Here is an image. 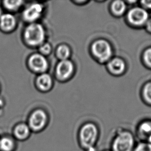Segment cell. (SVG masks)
<instances>
[{
    "label": "cell",
    "instance_id": "d4e9b609",
    "mask_svg": "<svg viewBox=\"0 0 151 151\" xmlns=\"http://www.w3.org/2000/svg\"><path fill=\"white\" fill-rule=\"evenodd\" d=\"M1 16H2V14H1V11H0V17Z\"/></svg>",
    "mask_w": 151,
    "mask_h": 151
},
{
    "label": "cell",
    "instance_id": "277c9868",
    "mask_svg": "<svg viewBox=\"0 0 151 151\" xmlns=\"http://www.w3.org/2000/svg\"><path fill=\"white\" fill-rule=\"evenodd\" d=\"M91 49L93 55L101 62L108 61L112 56V48L106 40H99L95 41Z\"/></svg>",
    "mask_w": 151,
    "mask_h": 151
},
{
    "label": "cell",
    "instance_id": "3957f363",
    "mask_svg": "<svg viewBox=\"0 0 151 151\" xmlns=\"http://www.w3.org/2000/svg\"><path fill=\"white\" fill-rule=\"evenodd\" d=\"M24 36L28 45L31 46H38L43 44L45 39V31L41 24L32 23L25 29Z\"/></svg>",
    "mask_w": 151,
    "mask_h": 151
},
{
    "label": "cell",
    "instance_id": "ba28073f",
    "mask_svg": "<svg viewBox=\"0 0 151 151\" xmlns=\"http://www.w3.org/2000/svg\"><path fill=\"white\" fill-rule=\"evenodd\" d=\"M43 10L42 5L39 3H34L23 12V17L27 22H33L41 17Z\"/></svg>",
    "mask_w": 151,
    "mask_h": 151
},
{
    "label": "cell",
    "instance_id": "6da1fadb",
    "mask_svg": "<svg viewBox=\"0 0 151 151\" xmlns=\"http://www.w3.org/2000/svg\"><path fill=\"white\" fill-rule=\"evenodd\" d=\"M99 131L92 123L83 125L79 132V141L82 147L86 151H96L95 145L98 138Z\"/></svg>",
    "mask_w": 151,
    "mask_h": 151
},
{
    "label": "cell",
    "instance_id": "e0dca14e",
    "mask_svg": "<svg viewBox=\"0 0 151 151\" xmlns=\"http://www.w3.org/2000/svg\"><path fill=\"white\" fill-rule=\"evenodd\" d=\"M22 1H4L3 5L5 8L10 11H16L22 5Z\"/></svg>",
    "mask_w": 151,
    "mask_h": 151
},
{
    "label": "cell",
    "instance_id": "5bb4252c",
    "mask_svg": "<svg viewBox=\"0 0 151 151\" xmlns=\"http://www.w3.org/2000/svg\"><path fill=\"white\" fill-rule=\"evenodd\" d=\"M37 86L41 90L47 91L49 90L52 85V79L49 74H41L37 78Z\"/></svg>",
    "mask_w": 151,
    "mask_h": 151
},
{
    "label": "cell",
    "instance_id": "44dd1931",
    "mask_svg": "<svg viewBox=\"0 0 151 151\" xmlns=\"http://www.w3.org/2000/svg\"><path fill=\"white\" fill-rule=\"evenodd\" d=\"M144 94L147 101L151 103V83L147 84L145 87Z\"/></svg>",
    "mask_w": 151,
    "mask_h": 151
},
{
    "label": "cell",
    "instance_id": "2e32d148",
    "mask_svg": "<svg viewBox=\"0 0 151 151\" xmlns=\"http://www.w3.org/2000/svg\"><path fill=\"white\" fill-rule=\"evenodd\" d=\"M112 12L117 16H120L124 12L126 5L124 2L122 1H116L111 5Z\"/></svg>",
    "mask_w": 151,
    "mask_h": 151
},
{
    "label": "cell",
    "instance_id": "9c48e42d",
    "mask_svg": "<svg viewBox=\"0 0 151 151\" xmlns=\"http://www.w3.org/2000/svg\"><path fill=\"white\" fill-rule=\"evenodd\" d=\"M147 13L145 10L140 8H135L131 9L128 14V19L133 24L140 25L147 21Z\"/></svg>",
    "mask_w": 151,
    "mask_h": 151
},
{
    "label": "cell",
    "instance_id": "52a82bcc",
    "mask_svg": "<svg viewBox=\"0 0 151 151\" xmlns=\"http://www.w3.org/2000/svg\"><path fill=\"white\" fill-rule=\"evenodd\" d=\"M29 63L31 69L38 73H43L48 68L47 60L40 54L32 55L29 59Z\"/></svg>",
    "mask_w": 151,
    "mask_h": 151
},
{
    "label": "cell",
    "instance_id": "8fae6325",
    "mask_svg": "<svg viewBox=\"0 0 151 151\" xmlns=\"http://www.w3.org/2000/svg\"><path fill=\"white\" fill-rule=\"evenodd\" d=\"M31 130L29 125L21 123L16 125L13 129V135L14 138L19 141L27 140L31 135Z\"/></svg>",
    "mask_w": 151,
    "mask_h": 151
},
{
    "label": "cell",
    "instance_id": "484cf974",
    "mask_svg": "<svg viewBox=\"0 0 151 151\" xmlns=\"http://www.w3.org/2000/svg\"><path fill=\"white\" fill-rule=\"evenodd\" d=\"M109 151V150H105V151Z\"/></svg>",
    "mask_w": 151,
    "mask_h": 151
},
{
    "label": "cell",
    "instance_id": "603a6c76",
    "mask_svg": "<svg viewBox=\"0 0 151 151\" xmlns=\"http://www.w3.org/2000/svg\"><path fill=\"white\" fill-rule=\"evenodd\" d=\"M142 3H143V5L145 6L149 7V8H151V1H142Z\"/></svg>",
    "mask_w": 151,
    "mask_h": 151
},
{
    "label": "cell",
    "instance_id": "d6986e66",
    "mask_svg": "<svg viewBox=\"0 0 151 151\" xmlns=\"http://www.w3.org/2000/svg\"><path fill=\"white\" fill-rule=\"evenodd\" d=\"M133 151H151V144L139 142L136 144Z\"/></svg>",
    "mask_w": 151,
    "mask_h": 151
},
{
    "label": "cell",
    "instance_id": "9a60e30c",
    "mask_svg": "<svg viewBox=\"0 0 151 151\" xmlns=\"http://www.w3.org/2000/svg\"><path fill=\"white\" fill-rule=\"evenodd\" d=\"M16 142L12 137L5 136L0 138V151H14Z\"/></svg>",
    "mask_w": 151,
    "mask_h": 151
},
{
    "label": "cell",
    "instance_id": "8992f818",
    "mask_svg": "<svg viewBox=\"0 0 151 151\" xmlns=\"http://www.w3.org/2000/svg\"><path fill=\"white\" fill-rule=\"evenodd\" d=\"M136 134L139 142L151 144V121H142L138 125Z\"/></svg>",
    "mask_w": 151,
    "mask_h": 151
},
{
    "label": "cell",
    "instance_id": "cb8c5ba5",
    "mask_svg": "<svg viewBox=\"0 0 151 151\" xmlns=\"http://www.w3.org/2000/svg\"><path fill=\"white\" fill-rule=\"evenodd\" d=\"M147 28L150 31H151V19H150L149 20L147 21Z\"/></svg>",
    "mask_w": 151,
    "mask_h": 151
},
{
    "label": "cell",
    "instance_id": "5b68a950",
    "mask_svg": "<svg viewBox=\"0 0 151 151\" xmlns=\"http://www.w3.org/2000/svg\"><path fill=\"white\" fill-rule=\"evenodd\" d=\"M47 122V114L45 111L42 109H37L29 116L27 125L31 131L39 132L45 127Z\"/></svg>",
    "mask_w": 151,
    "mask_h": 151
},
{
    "label": "cell",
    "instance_id": "30bf717a",
    "mask_svg": "<svg viewBox=\"0 0 151 151\" xmlns=\"http://www.w3.org/2000/svg\"><path fill=\"white\" fill-rule=\"evenodd\" d=\"M73 65L69 60H61L57 65L56 67V74L57 77L61 80H65L71 76L73 71Z\"/></svg>",
    "mask_w": 151,
    "mask_h": 151
},
{
    "label": "cell",
    "instance_id": "7c38bea8",
    "mask_svg": "<svg viewBox=\"0 0 151 151\" xmlns=\"http://www.w3.org/2000/svg\"><path fill=\"white\" fill-rule=\"evenodd\" d=\"M16 25L14 16L10 14H2L0 17V28L5 32L12 31Z\"/></svg>",
    "mask_w": 151,
    "mask_h": 151
},
{
    "label": "cell",
    "instance_id": "7a4b0ae2",
    "mask_svg": "<svg viewBox=\"0 0 151 151\" xmlns=\"http://www.w3.org/2000/svg\"><path fill=\"white\" fill-rule=\"evenodd\" d=\"M136 145L133 133L128 130H121L112 141L111 151H133Z\"/></svg>",
    "mask_w": 151,
    "mask_h": 151
},
{
    "label": "cell",
    "instance_id": "ac0fdd59",
    "mask_svg": "<svg viewBox=\"0 0 151 151\" xmlns=\"http://www.w3.org/2000/svg\"><path fill=\"white\" fill-rule=\"evenodd\" d=\"M57 54L58 58L61 60H67L70 54L69 48L67 45H60L57 49Z\"/></svg>",
    "mask_w": 151,
    "mask_h": 151
},
{
    "label": "cell",
    "instance_id": "4fadbf2b",
    "mask_svg": "<svg viewBox=\"0 0 151 151\" xmlns=\"http://www.w3.org/2000/svg\"><path fill=\"white\" fill-rule=\"evenodd\" d=\"M109 70L112 74L119 75L124 71L125 64L122 59L119 58H116L111 60L108 64Z\"/></svg>",
    "mask_w": 151,
    "mask_h": 151
},
{
    "label": "cell",
    "instance_id": "7402d4cb",
    "mask_svg": "<svg viewBox=\"0 0 151 151\" xmlns=\"http://www.w3.org/2000/svg\"><path fill=\"white\" fill-rule=\"evenodd\" d=\"M145 59L147 63L151 66V49L147 50L145 54Z\"/></svg>",
    "mask_w": 151,
    "mask_h": 151
},
{
    "label": "cell",
    "instance_id": "ffe728a7",
    "mask_svg": "<svg viewBox=\"0 0 151 151\" xmlns=\"http://www.w3.org/2000/svg\"><path fill=\"white\" fill-rule=\"evenodd\" d=\"M39 51L42 55H48L51 52V47L49 43L42 44L39 47Z\"/></svg>",
    "mask_w": 151,
    "mask_h": 151
}]
</instances>
